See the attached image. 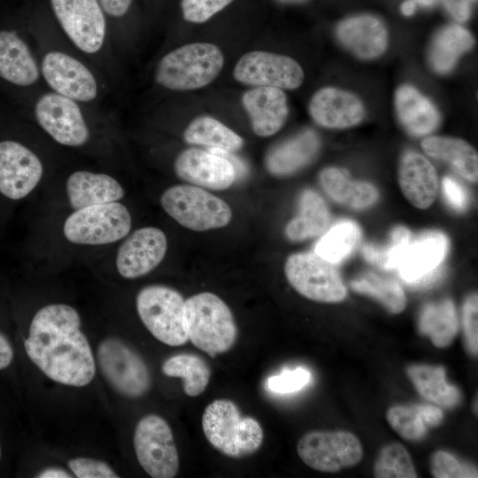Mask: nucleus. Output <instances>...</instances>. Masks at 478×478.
<instances>
[{"mask_svg": "<svg viewBox=\"0 0 478 478\" xmlns=\"http://www.w3.org/2000/svg\"><path fill=\"white\" fill-rule=\"evenodd\" d=\"M81 317L72 306L52 304L34 316L24 342L31 361L52 381L74 387L88 385L96 366Z\"/></svg>", "mask_w": 478, "mask_h": 478, "instance_id": "nucleus-1", "label": "nucleus"}, {"mask_svg": "<svg viewBox=\"0 0 478 478\" xmlns=\"http://www.w3.org/2000/svg\"><path fill=\"white\" fill-rule=\"evenodd\" d=\"M202 428L214 449L235 459L256 452L264 438L260 423L253 417L242 416L237 405L228 399H216L205 407Z\"/></svg>", "mask_w": 478, "mask_h": 478, "instance_id": "nucleus-2", "label": "nucleus"}, {"mask_svg": "<svg viewBox=\"0 0 478 478\" xmlns=\"http://www.w3.org/2000/svg\"><path fill=\"white\" fill-rule=\"evenodd\" d=\"M223 66V53L215 44L189 43L168 52L159 60L155 80L170 90H195L213 81Z\"/></svg>", "mask_w": 478, "mask_h": 478, "instance_id": "nucleus-3", "label": "nucleus"}, {"mask_svg": "<svg viewBox=\"0 0 478 478\" xmlns=\"http://www.w3.org/2000/svg\"><path fill=\"white\" fill-rule=\"evenodd\" d=\"M189 340L210 356L228 351L238 330L228 305L212 292H201L185 300Z\"/></svg>", "mask_w": 478, "mask_h": 478, "instance_id": "nucleus-4", "label": "nucleus"}, {"mask_svg": "<svg viewBox=\"0 0 478 478\" xmlns=\"http://www.w3.org/2000/svg\"><path fill=\"white\" fill-rule=\"evenodd\" d=\"M137 313L150 334L169 346L189 341L185 321V300L175 289L164 285H150L136 297Z\"/></svg>", "mask_w": 478, "mask_h": 478, "instance_id": "nucleus-5", "label": "nucleus"}, {"mask_svg": "<svg viewBox=\"0 0 478 478\" xmlns=\"http://www.w3.org/2000/svg\"><path fill=\"white\" fill-rule=\"evenodd\" d=\"M160 203L180 225L194 231L223 227L232 218V211L225 201L198 186L168 188L162 194Z\"/></svg>", "mask_w": 478, "mask_h": 478, "instance_id": "nucleus-6", "label": "nucleus"}, {"mask_svg": "<svg viewBox=\"0 0 478 478\" xmlns=\"http://www.w3.org/2000/svg\"><path fill=\"white\" fill-rule=\"evenodd\" d=\"M131 215L122 204L112 202L75 210L63 227L66 238L76 244L114 243L130 231Z\"/></svg>", "mask_w": 478, "mask_h": 478, "instance_id": "nucleus-7", "label": "nucleus"}, {"mask_svg": "<svg viewBox=\"0 0 478 478\" xmlns=\"http://www.w3.org/2000/svg\"><path fill=\"white\" fill-rule=\"evenodd\" d=\"M284 272L289 284L308 299L336 303L346 297L345 285L334 264L315 252L290 255Z\"/></svg>", "mask_w": 478, "mask_h": 478, "instance_id": "nucleus-8", "label": "nucleus"}, {"mask_svg": "<svg viewBox=\"0 0 478 478\" xmlns=\"http://www.w3.org/2000/svg\"><path fill=\"white\" fill-rule=\"evenodd\" d=\"M134 448L143 470L153 478H173L179 470V455L172 429L160 416L149 414L137 423Z\"/></svg>", "mask_w": 478, "mask_h": 478, "instance_id": "nucleus-9", "label": "nucleus"}, {"mask_svg": "<svg viewBox=\"0 0 478 478\" xmlns=\"http://www.w3.org/2000/svg\"><path fill=\"white\" fill-rule=\"evenodd\" d=\"M96 358L107 382L120 394L139 397L150 387V375L142 357L124 342L106 338L98 347Z\"/></svg>", "mask_w": 478, "mask_h": 478, "instance_id": "nucleus-10", "label": "nucleus"}, {"mask_svg": "<svg viewBox=\"0 0 478 478\" xmlns=\"http://www.w3.org/2000/svg\"><path fill=\"white\" fill-rule=\"evenodd\" d=\"M297 451L308 466L326 473L356 466L363 455L359 440L347 431H310L300 438Z\"/></svg>", "mask_w": 478, "mask_h": 478, "instance_id": "nucleus-11", "label": "nucleus"}, {"mask_svg": "<svg viewBox=\"0 0 478 478\" xmlns=\"http://www.w3.org/2000/svg\"><path fill=\"white\" fill-rule=\"evenodd\" d=\"M233 75L244 85L280 89H295L304 81V71L295 59L263 50L243 55L235 66Z\"/></svg>", "mask_w": 478, "mask_h": 478, "instance_id": "nucleus-12", "label": "nucleus"}, {"mask_svg": "<svg viewBox=\"0 0 478 478\" xmlns=\"http://www.w3.org/2000/svg\"><path fill=\"white\" fill-rule=\"evenodd\" d=\"M55 16L72 42L86 53L103 46L106 24L98 0H50Z\"/></svg>", "mask_w": 478, "mask_h": 478, "instance_id": "nucleus-13", "label": "nucleus"}, {"mask_svg": "<svg viewBox=\"0 0 478 478\" xmlns=\"http://www.w3.org/2000/svg\"><path fill=\"white\" fill-rule=\"evenodd\" d=\"M447 250L448 239L443 233L424 231L411 237L396 269L408 285L415 288L428 286L440 277Z\"/></svg>", "mask_w": 478, "mask_h": 478, "instance_id": "nucleus-14", "label": "nucleus"}, {"mask_svg": "<svg viewBox=\"0 0 478 478\" xmlns=\"http://www.w3.org/2000/svg\"><path fill=\"white\" fill-rule=\"evenodd\" d=\"M40 127L57 143L78 147L89 137V129L76 101L56 92L42 95L35 106Z\"/></svg>", "mask_w": 478, "mask_h": 478, "instance_id": "nucleus-15", "label": "nucleus"}, {"mask_svg": "<svg viewBox=\"0 0 478 478\" xmlns=\"http://www.w3.org/2000/svg\"><path fill=\"white\" fill-rule=\"evenodd\" d=\"M40 158L22 143L4 140L0 142V192L18 200L27 197L42 176Z\"/></svg>", "mask_w": 478, "mask_h": 478, "instance_id": "nucleus-16", "label": "nucleus"}, {"mask_svg": "<svg viewBox=\"0 0 478 478\" xmlns=\"http://www.w3.org/2000/svg\"><path fill=\"white\" fill-rule=\"evenodd\" d=\"M42 74L54 92L78 102H89L97 95V83L90 70L62 51H50L42 60Z\"/></svg>", "mask_w": 478, "mask_h": 478, "instance_id": "nucleus-17", "label": "nucleus"}, {"mask_svg": "<svg viewBox=\"0 0 478 478\" xmlns=\"http://www.w3.org/2000/svg\"><path fill=\"white\" fill-rule=\"evenodd\" d=\"M166 250L167 239L161 229L154 227L139 228L119 248L117 270L127 279L143 276L161 263Z\"/></svg>", "mask_w": 478, "mask_h": 478, "instance_id": "nucleus-18", "label": "nucleus"}, {"mask_svg": "<svg viewBox=\"0 0 478 478\" xmlns=\"http://www.w3.org/2000/svg\"><path fill=\"white\" fill-rule=\"evenodd\" d=\"M174 172L181 180L214 190L226 189L236 180L230 160L211 150L190 148L181 151L174 161Z\"/></svg>", "mask_w": 478, "mask_h": 478, "instance_id": "nucleus-19", "label": "nucleus"}, {"mask_svg": "<svg viewBox=\"0 0 478 478\" xmlns=\"http://www.w3.org/2000/svg\"><path fill=\"white\" fill-rule=\"evenodd\" d=\"M312 119L328 128H346L358 124L365 114L361 100L352 93L326 87L314 93L309 104Z\"/></svg>", "mask_w": 478, "mask_h": 478, "instance_id": "nucleus-20", "label": "nucleus"}, {"mask_svg": "<svg viewBox=\"0 0 478 478\" xmlns=\"http://www.w3.org/2000/svg\"><path fill=\"white\" fill-rule=\"evenodd\" d=\"M242 104L249 116L255 135L267 137L277 133L289 115L288 100L282 89L254 87L242 96Z\"/></svg>", "mask_w": 478, "mask_h": 478, "instance_id": "nucleus-21", "label": "nucleus"}, {"mask_svg": "<svg viewBox=\"0 0 478 478\" xmlns=\"http://www.w3.org/2000/svg\"><path fill=\"white\" fill-rule=\"evenodd\" d=\"M398 182L405 198L419 209L428 208L438 193V177L433 165L421 154L406 150L398 166Z\"/></svg>", "mask_w": 478, "mask_h": 478, "instance_id": "nucleus-22", "label": "nucleus"}, {"mask_svg": "<svg viewBox=\"0 0 478 478\" xmlns=\"http://www.w3.org/2000/svg\"><path fill=\"white\" fill-rule=\"evenodd\" d=\"M340 42L355 56L371 59L382 55L388 45V31L375 16L361 14L345 19L336 27Z\"/></svg>", "mask_w": 478, "mask_h": 478, "instance_id": "nucleus-23", "label": "nucleus"}, {"mask_svg": "<svg viewBox=\"0 0 478 478\" xmlns=\"http://www.w3.org/2000/svg\"><path fill=\"white\" fill-rule=\"evenodd\" d=\"M69 203L74 210L117 202L124 196L120 182L109 174L76 171L66 181Z\"/></svg>", "mask_w": 478, "mask_h": 478, "instance_id": "nucleus-24", "label": "nucleus"}, {"mask_svg": "<svg viewBox=\"0 0 478 478\" xmlns=\"http://www.w3.org/2000/svg\"><path fill=\"white\" fill-rule=\"evenodd\" d=\"M38 77V66L25 41L14 31L0 30V78L27 87Z\"/></svg>", "mask_w": 478, "mask_h": 478, "instance_id": "nucleus-25", "label": "nucleus"}, {"mask_svg": "<svg viewBox=\"0 0 478 478\" xmlns=\"http://www.w3.org/2000/svg\"><path fill=\"white\" fill-rule=\"evenodd\" d=\"M320 144L314 130H304L269 150L266 157V169L277 176L292 174L314 159Z\"/></svg>", "mask_w": 478, "mask_h": 478, "instance_id": "nucleus-26", "label": "nucleus"}, {"mask_svg": "<svg viewBox=\"0 0 478 478\" xmlns=\"http://www.w3.org/2000/svg\"><path fill=\"white\" fill-rule=\"evenodd\" d=\"M395 105L399 121L412 135H427L439 125L440 115L436 106L412 86L397 89Z\"/></svg>", "mask_w": 478, "mask_h": 478, "instance_id": "nucleus-27", "label": "nucleus"}, {"mask_svg": "<svg viewBox=\"0 0 478 478\" xmlns=\"http://www.w3.org/2000/svg\"><path fill=\"white\" fill-rule=\"evenodd\" d=\"M320 184L335 201L355 209H365L379 198L377 189L364 181L351 180L337 167L323 169L319 175Z\"/></svg>", "mask_w": 478, "mask_h": 478, "instance_id": "nucleus-28", "label": "nucleus"}, {"mask_svg": "<svg viewBox=\"0 0 478 478\" xmlns=\"http://www.w3.org/2000/svg\"><path fill=\"white\" fill-rule=\"evenodd\" d=\"M421 147L430 157L449 164L464 179L471 182L477 181L478 155L466 141L435 135L422 140Z\"/></svg>", "mask_w": 478, "mask_h": 478, "instance_id": "nucleus-29", "label": "nucleus"}, {"mask_svg": "<svg viewBox=\"0 0 478 478\" xmlns=\"http://www.w3.org/2000/svg\"><path fill=\"white\" fill-rule=\"evenodd\" d=\"M330 215L323 198L315 191L305 190L299 198L298 213L287 225L285 234L293 242H300L322 234Z\"/></svg>", "mask_w": 478, "mask_h": 478, "instance_id": "nucleus-30", "label": "nucleus"}, {"mask_svg": "<svg viewBox=\"0 0 478 478\" xmlns=\"http://www.w3.org/2000/svg\"><path fill=\"white\" fill-rule=\"evenodd\" d=\"M468 30L458 25L443 27L435 35L428 51V61L434 71L449 73L459 57L474 45Z\"/></svg>", "mask_w": 478, "mask_h": 478, "instance_id": "nucleus-31", "label": "nucleus"}, {"mask_svg": "<svg viewBox=\"0 0 478 478\" xmlns=\"http://www.w3.org/2000/svg\"><path fill=\"white\" fill-rule=\"evenodd\" d=\"M183 138L189 144L224 152L236 151L243 145V140L239 135L210 116L194 119L185 128Z\"/></svg>", "mask_w": 478, "mask_h": 478, "instance_id": "nucleus-32", "label": "nucleus"}, {"mask_svg": "<svg viewBox=\"0 0 478 478\" xmlns=\"http://www.w3.org/2000/svg\"><path fill=\"white\" fill-rule=\"evenodd\" d=\"M418 326L420 333L428 335L435 346L443 348L450 345L459 330L453 302L443 299L424 305Z\"/></svg>", "mask_w": 478, "mask_h": 478, "instance_id": "nucleus-33", "label": "nucleus"}, {"mask_svg": "<svg viewBox=\"0 0 478 478\" xmlns=\"http://www.w3.org/2000/svg\"><path fill=\"white\" fill-rule=\"evenodd\" d=\"M407 374L418 392L425 398L448 408L459 405L460 392L457 387L447 382L443 367L413 365L407 368Z\"/></svg>", "mask_w": 478, "mask_h": 478, "instance_id": "nucleus-34", "label": "nucleus"}, {"mask_svg": "<svg viewBox=\"0 0 478 478\" xmlns=\"http://www.w3.org/2000/svg\"><path fill=\"white\" fill-rule=\"evenodd\" d=\"M163 374L183 379V390L189 397H197L206 389L211 369L199 356L182 353L168 358L162 365Z\"/></svg>", "mask_w": 478, "mask_h": 478, "instance_id": "nucleus-35", "label": "nucleus"}, {"mask_svg": "<svg viewBox=\"0 0 478 478\" xmlns=\"http://www.w3.org/2000/svg\"><path fill=\"white\" fill-rule=\"evenodd\" d=\"M360 235V229L355 222L340 221L317 243L315 253L332 264L340 263L355 250Z\"/></svg>", "mask_w": 478, "mask_h": 478, "instance_id": "nucleus-36", "label": "nucleus"}, {"mask_svg": "<svg viewBox=\"0 0 478 478\" xmlns=\"http://www.w3.org/2000/svg\"><path fill=\"white\" fill-rule=\"evenodd\" d=\"M351 287L358 293L375 298L391 313H399L405 307V293L394 280L369 273L351 281Z\"/></svg>", "mask_w": 478, "mask_h": 478, "instance_id": "nucleus-37", "label": "nucleus"}, {"mask_svg": "<svg viewBox=\"0 0 478 478\" xmlns=\"http://www.w3.org/2000/svg\"><path fill=\"white\" fill-rule=\"evenodd\" d=\"M411 237L408 228L397 226L391 230L389 239L384 245L366 244L362 248V254L368 262L382 269H396Z\"/></svg>", "mask_w": 478, "mask_h": 478, "instance_id": "nucleus-38", "label": "nucleus"}, {"mask_svg": "<svg viewBox=\"0 0 478 478\" xmlns=\"http://www.w3.org/2000/svg\"><path fill=\"white\" fill-rule=\"evenodd\" d=\"M374 476L378 478H416L417 473L411 456L400 443L385 445L374 464Z\"/></svg>", "mask_w": 478, "mask_h": 478, "instance_id": "nucleus-39", "label": "nucleus"}, {"mask_svg": "<svg viewBox=\"0 0 478 478\" xmlns=\"http://www.w3.org/2000/svg\"><path fill=\"white\" fill-rule=\"evenodd\" d=\"M387 420L401 437L408 441L421 439L427 430L419 405L392 406L387 412Z\"/></svg>", "mask_w": 478, "mask_h": 478, "instance_id": "nucleus-40", "label": "nucleus"}, {"mask_svg": "<svg viewBox=\"0 0 478 478\" xmlns=\"http://www.w3.org/2000/svg\"><path fill=\"white\" fill-rule=\"evenodd\" d=\"M311 380L312 373L309 369L297 366L269 376L266 381V388L275 394H289L301 390Z\"/></svg>", "mask_w": 478, "mask_h": 478, "instance_id": "nucleus-41", "label": "nucleus"}, {"mask_svg": "<svg viewBox=\"0 0 478 478\" xmlns=\"http://www.w3.org/2000/svg\"><path fill=\"white\" fill-rule=\"evenodd\" d=\"M431 473L436 478H470L477 477L474 466L461 463L447 451H438L431 459Z\"/></svg>", "mask_w": 478, "mask_h": 478, "instance_id": "nucleus-42", "label": "nucleus"}, {"mask_svg": "<svg viewBox=\"0 0 478 478\" xmlns=\"http://www.w3.org/2000/svg\"><path fill=\"white\" fill-rule=\"evenodd\" d=\"M233 0H181V8L185 20L204 23L227 7Z\"/></svg>", "mask_w": 478, "mask_h": 478, "instance_id": "nucleus-43", "label": "nucleus"}, {"mask_svg": "<svg viewBox=\"0 0 478 478\" xmlns=\"http://www.w3.org/2000/svg\"><path fill=\"white\" fill-rule=\"evenodd\" d=\"M478 297L470 295L465 301L462 312V323L466 345L474 356L478 352Z\"/></svg>", "mask_w": 478, "mask_h": 478, "instance_id": "nucleus-44", "label": "nucleus"}, {"mask_svg": "<svg viewBox=\"0 0 478 478\" xmlns=\"http://www.w3.org/2000/svg\"><path fill=\"white\" fill-rule=\"evenodd\" d=\"M68 466L78 478H116L118 474L104 461L89 458L70 459Z\"/></svg>", "mask_w": 478, "mask_h": 478, "instance_id": "nucleus-45", "label": "nucleus"}, {"mask_svg": "<svg viewBox=\"0 0 478 478\" xmlns=\"http://www.w3.org/2000/svg\"><path fill=\"white\" fill-rule=\"evenodd\" d=\"M443 190L450 205L457 211H463L468 204V197L464 187L455 179L443 177Z\"/></svg>", "mask_w": 478, "mask_h": 478, "instance_id": "nucleus-46", "label": "nucleus"}, {"mask_svg": "<svg viewBox=\"0 0 478 478\" xmlns=\"http://www.w3.org/2000/svg\"><path fill=\"white\" fill-rule=\"evenodd\" d=\"M446 10L458 21H466L471 12V3L474 0H443Z\"/></svg>", "mask_w": 478, "mask_h": 478, "instance_id": "nucleus-47", "label": "nucleus"}, {"mask_svg": "<svg viewBox=\"0 0 478 478\" xmlns=\"http://www.w3.org/2000/svg\"><path fill=\"white\" fill-rule=\"evenodd\" d=\"M104 11L112 17H121L128 11L132 0H98Z\"/></svg>", "mask_w": 478, "mask_h": 478, "instance_id": "nucleus-48", "label": "nucleus"}, {"mask_svg": "<svg viewBox=\"0 0 478 478\" xmlns=\"http://www.w3.org/2000/svg\"><path fill=\"white\" fill-rule=\"evenodd\" d=\"M419 407L427 426L434 427L441 423L443 414L440 408L429 405H419Z\"/></svg>", "mask_w": 478, "mask_h": 478, "instance_id": "nucleus-49", "label": "nucleus"}, {"mask_svg": "<svg viewBox=\"0 0 478 478\" xmlns=\"http://www.w3.org/2000/svg\"><path fill=\"white\" fill-rule=\"evenodd\" d=\"M13 351L8 339L0 333V370L6 368L12 362Z\"/></svg>", "mask_w": 478, "mask_h": 478, "instance_id": "nucleus-50", "label": "nucleus"}, {"mask_svg": "<svg viewBox=\"0 0 478 478\" xmlns=\"http://www.w3.org/2000/svg\"><path fill=\"white\" fill-rule=\"evenodd\" d=\"M37 477L40 478H70L71 475L66 471L58 468H49L40 473Z\"/></svg>", "mask_w": 478, "mask_h": 478, "instance_id": "nucleus-51", "label": "nucleus"}, {"mask_svg": "<svg viewBox=\"0 0 478 478\" xmlns=\"http://www.w3.org/2000/svg\"><path fill=\"white\" fill-rule=\"evenodd\" d=\"M416 2L414 0H406L401 5V12L405 16H411L415 12Z\"/></svg>", "mask_w": 478, "mask_h": 478, "instance_id": "nucleus-52", "label": "nucleus"}, {"mask_svg": "<svg viewBox=\"0 0 478 478\" xmlns=\"http://www.w3.org/2000/svg\"><path fill=\"white\" fill-rule=\"evenodd\" d=\"M416 4H420L423 6H431L436 3V0H414Z\"/></svg>", "mask_w": 478, "mask_h": 478, "instance_id": "nucleus-53", "label": "nucleus"}, {"mask_svg": "<svg viewBox=\"0 0 478 478\" xmlns=\"http://www.w3.org/2000/svg\"><path fill=\"white\" fill-rule=\"evenodd\" d=\"M276 1L284 3V4H297V3H302L305 0H276Z\"/></svg>", "mask_w": 478, "mask_h": 478, "instance_id": "nucleus-54", "label": "nucleus"}, {"mask_svg": "<svg viewBox=\"0 0 478 478\" xmlns=\"http://www.w3.org/2000/svg\"><path fill=\"white\" fill-rule=\"evenodd\" d=\"M0 459H1V447H0Z\"/></svg>", "mask_w": 478, "mask_h": 478, "instance_id": "nucleus-55", "label": "nucleus"}]
</instances>
